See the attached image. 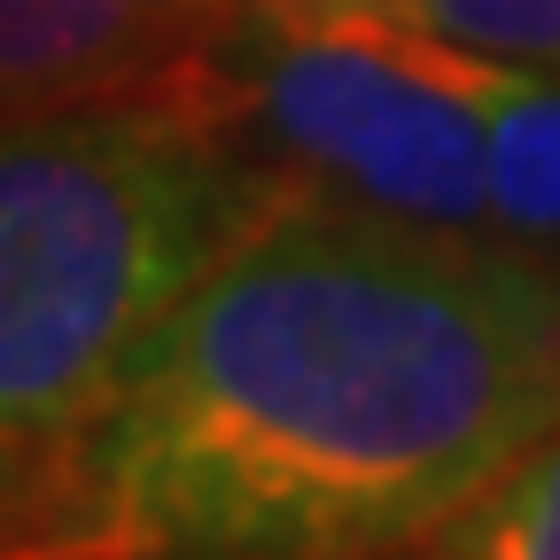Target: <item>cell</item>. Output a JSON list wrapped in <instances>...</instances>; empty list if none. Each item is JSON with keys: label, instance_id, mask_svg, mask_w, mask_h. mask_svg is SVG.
<instances>
[{"label": "cell", "instance_id": "277c9868", "mask_svg": "<svg viewBox=\"0 0 560 560\" xmlns=\"http://www.w3.org/2000/svg\"><path fill=\"white\" fill-rule=\"evenodd\" d=\"M242 0H0V125L179 117Z\"/></svg>", "mask_w": 560, "mask_h": 560}, {"label": "cell", "instance_id": "8992f818", "mask_svg": "<svg viewBox=\"0 0 560 560\" xmlns=\"http://www.w3.org/2000/svg\"><path fill=\"white\" fill-rule=\"evenodd\" d=\"M429 552L459 560H560V420L482 490L467 514H452Z\"/></svg>", "mask_w": 560, "mask_h": 560}, {"label": "cell", "instance_id": "52a82bcc", "mask_svg": "<svg viewBox=\"0 0 560 560\" xmlns=\"http://www.w3.org/2000/svg\"><path fill=\"white\" fill-rule=\"evenodd\" d=\"M467 55H490L506 70H545L560 79V0H382Z\"/></svg>", "mask_w": 560, "mask_h": 560}, {"label": "cell", "instance_id": "7a4b0ae2", "mask_svg": "<svg viewBox=\"0 0 560 560\" xmlns=\"http://www.w3.org/2000/svg\"><path fill=\"white\" fill-rule=\"evenodd\" d=\"M257 219L179 117L0 125V552H70L79 459L172 296Z\"/></svg>", "mask_w": 560, "mask_h": 560}, {"label": "cell", "instance_id": "5b68a950", "mask_svg": "<svg viewBox=\"0 0 560 560\" xmlns=\"http://www.w3.org/2000/svg\"><path fill=\"white\" fill-rule=\"evenodd\" d=\"M490 234L560 257V79L506 70L490 94Z\"/></svg>", "mask_w": 560, "mask_h": 560}, {"label": "cell", "instance_id": "3957f363", "mask_svg": "<svg viewBox=\"0 0 560 560\" xmlns=\"http://www.w3.org/2000/svg\"><path fill=\"white\" fill-rule=\"evenodd\" d=\"M467 55L382 0H242L179 125L265 202H335L490 234V94Z\"/></svg>", "mask_w": 560, "mask_h": 560}, {"label": "cell", "instance_id": "6da1fadb", "mask_svg": "<svg viewBox=\"0 0 560 560\" xmlns=\"http://www.w3.org/2000/svg\"><path fill=\"white\" fill-rule=\"evenodd\" d=\"M552 420L560 257L265 202L132 350L70 552H429Z\"/></svg>", "mask_w": 560, "mask_h": 560}, {"label": "cell", "instance_id": "ba28073f", "mask_svg": "<svg viewBox=\"0 0 560 560\" xmlns=\"http://www.w3.org/2000/svg\"><path fill=\"white\" fill-rule=\"evenodd\" d=\"M304 9H312V0H304Z\"/></svg>", "mask_w": 560, "mask_h": 560}]
</instances>
